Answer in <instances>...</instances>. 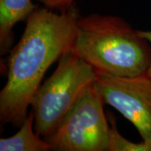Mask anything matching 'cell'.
Wrapping results in <instances>:
<instances>
[{"mask_svg": "<svg viewBox=\"0 0 151 151\" xmlns=\"http://www.w3.org/2000/svg\"><path fill=\"white\" fill-rule=\"evenodd\" d=\"M104 104L94 82L46 139L51 150L108 151L110 125Z\"/></svg>", "mask_w": 151, "mask_h": 151, "instance_id": "4", "label": "cell"}, {"mask_svg": "<svg viewBox=\"0 0 151 151\" xmlns=\"http://www.w3.org/2000/svg\"><path fill=\"white\" fill-rule=\"evenodd\" d=\"M108 119L111 124L108 151H151V143L144 140L134 143L127 139L119 133L113 115H108Z\"/></svg>", "mask_w": 151, "mask_h": 151, "instance_id": "8", "label": "cell"}, {"mask_svg": "<svg viewBox=\"0 0 151 151\" xmlns=\"http://www.w3.org/2000/svg\"><path fill=\"white\" fill-rule=\"evenodd\" d=\"M139 35H140L141 36L145 38L146 40L150 42L151 45V30H139ZM147 73L151 76V64Z\"/></svg>", "mask_w": 151, "mask_h": 151, "instance_id": "10", "label": "cell"}, {"mask_svg": "<svg viewBox=\"0 0 151 151\" xmlns=\"http://www.w3.org/2000/svg\"><path fill=\"white\" fill-rule=\"evenodd\" d=\"M105 104L115 108L140 134L151 143V76H114L97 73L95 81Z\"/></svg>", "mask_w": 151, "mask_h": 151, "instance_id": "5", "label": "cell"}, {"mask_svg": "<svg viewBox=\"0 0 151 151\" xmlns=\"http://www.w3.org/2000/svg\"><path fill=\"white\" fill-rule=\"evenodd\" d=\"M44 7L60 13H65L75 7L76 0H36Z\"/></svg>", "mask_w": 151, "mask_h": 151, "instance_id": "9", "label": "cell"}, {"mask_svg": "<svg viewBox=\"0 0 151 151\" xmlns=\"http://www.w3.org/2000/svg\"><path fill=\"white\" fill-rule=\"evenodd\" d=\"M16 134L0 139V151H48L51 146L35 129V117L29 112Z\"/></svg>", "mask_w": 151, "mask_h": 151, "instance_id": "7", "label": "cell"}, {"mask_svg": "<svg viewBox=\"0 0 151 151\" xmlns=\"http://www.w3.org/2000/svg\"><path fill=\"white\" fill-rule=\"evenodd\" d=\"M96 79L92 65L71 50L65 52L33 98L30 107L38 134L48 139Z\"/></svg>", "mask_w": 151, "mask_h": 151, "instance_id": "3", "label": "cell"}, {"mask_svg": "<svg viewBox=\"0 0 151 151\" xmlns=\"http://www.w3.org/2000/svg\"><path fill=\"white\" fill-rule=\"evenodd\" d=\"M76 7L60 13L38 7L11 49L7 81L0 92V123L20 127L33 98L51 65L72 48L76 34Z\"/></svg>", "mask_w": 151, "mask_h": 151, "instance_id": "1", "label": "cell"}, {"mask_svg": "<svg viewBox=\"0 0 151 151\" xmlns=\"http://www.w3.org/2000/svg\"><path fill=\"white\" fill-rule=\"evenodd\" d=\"M38 8L32 0H0V53L5 55L12 49L13 29L19 22L27 20Z\"/></svg>", "mask_w": 151, "mask_h": 151, "instance_id": "6", "label": "cell"}, {"mask_svg": "<svg viewBox=\"0 0 151 151\" xmlns=\"http://www.w3.org/2000/svg\"><path fill=\"white\" fill-rule=\"evenodd\" d=\"M71 51L97 73L136 76L147 73L151 45L123 18L111 14L78 15Z\"/></svg>", "mask_w": 151, "mask_h": 151, "instance_id": "2", "label": "cell"}]
</instances>
